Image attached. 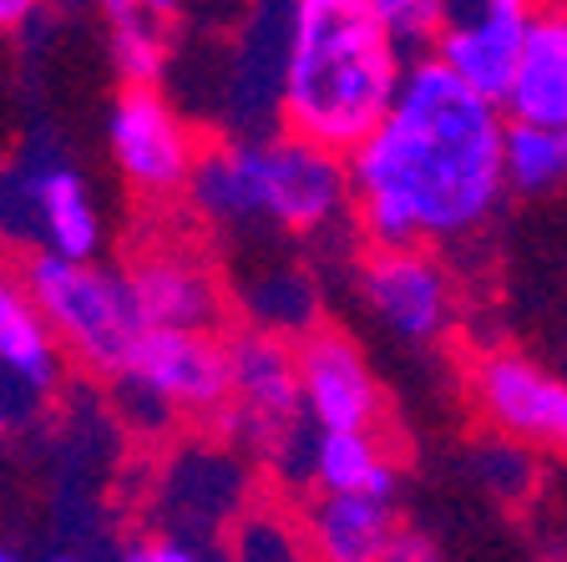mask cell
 I'll use <instances>...</instances> for the list:
<instances>
[{
  "instance_id": "obj_4",
  "label": "cell",
  "mask_w": 567,
  "mask_h": 562,
  "mask_svg": "<svg viewBox=\"0 0 567 562\" xmlns=\"http://www.w3.org/2000/svg\"><path fill=\"white\" fill-rule=\"evenodd\" d=\"M228 370H234V396H228L234 431L279 457V441H289L299 431V416H309L299 386V350H289L269 329H248L228 345Z\"/></svg>"
},
{
  "instance_id": "obj_7",
  "label": "cell",
  "mask_w": 567,
  "mask_h": 562,
  "mask_svg": "<svg viewBox=\"0 0 567 562\" xmlns=\"http://www.w3.org/2000/svg\"><path fill=\"white\" fill-rule=\"evenodd\" d=\"M106 142H112L122 173L147 193L183 187L198 167L188 127L157 86H122L106 112Z\"/></svg>"
},
{
  "instance_id": "obj_14",
  "label": "cell",
  "mask_w": 567,
  "mask_h": 562,
  "mask_svg": "<svg viewBox=\"0 0 567 562\" xmlns=\"http://www.w3.org/2000/svg\"><path fill=\"white\" fill-rule=\"evenodd\" d=\"M25 203L41 218V238H47V254L71 258V264H92L96 248H102V223H96L92 193H86L82 173L71 167H41V173L25 183Z\"/></svg>"
},
{
  "instance_id": "obj_24",
  "label": "cell",
  "mask_w": 567,
  "mask_h": 562,
  "mask_svg": "<svg viewBox=\"0 0 567 562\" xmlns=\"http://www.w3.org/2000/svg\"><path fill=\"white\" fill-rule=\"evenodd\" d=\"M147 558H153V562H203L198 552L183 548V542H153V548H147Z\"/></svg>"
},
{
  "instance_id": "obj_18",
  "label": "cell",
  "mask_w": 567,
  "mask_h": 562,
  "mask_svg": "<svg viewBox=\"0 0 567 562\" xmlns=\"http://www.w3.org/2000/svg\"><path fill=\"white\" fill-rule=\"evenodd\" d=\"M56 329L47 325L25 284L0 274V370H11L31 390H47L56 380Z\"/></svg>"
},
{
  "instance_id": "obj_3",
  "label": "cell",
  "mask_w": 567,
  "mask_h": 562,
  "mask_svg": "<svg viewBox=\"0 0 567 562\" xmlns=\"http://www.w3.org/2000/svg\"><path fill=\"white\" fill-rule=\"evenodd\" d=\"M25 289L41 305L47 325L56 329V340H66L86 370L106 375V380H127V365L147 335L127 274L35 254L25 269Z\"/></svg>"
},
{
  "instance_id": "obj_26",
  "label": "cell",
  "mask_w": 567,
  "mask_h": 562,
  "mask_svg": "<svg viewBox=\"0 0 567 562\" xmlns=\"http://www.w3.org/2000/svg\"><path fill=\"white\" fill-rule=\"evenodd\" d=\"M117 562H153V558H147V548H132L127 558H117Z\"/></svg>"
},
{
  "instance_id": "obj_8",
  "label": "cell",
  "mask_w": 567,
  "mask_h": 562,
  "mask_svg": "<svg viewBox=\"0 0 567 562\" xmlns=\"http://www.w3.org/2000/svg\"><path fill=\"white\" fill-rule=\"evenodd\" d=\"M476 406L512 446L567 451V380L527 355H486L472 375Z\"/></svg>"
},
{
  "instance_id": "obj_23",
  "label": "cell",
  "mask_w": 567,
  "mask_h": 562,
  "mask_svg": "<svg viewBox=\"0 0 567 562\" xmlns=\"http://www.w3.org/2000/svg\"><path fill=\"white\" fill-rule=\"evenodd\" d=\"M385 562H441V552H436V542H431V538L401 528V532H395V542H390Z\"/></svg>"
},
{
  "instance_id": "obj_16",
  "label": "cell",
  "mask_w": 567,
  "mask_h": 562,
  "mask_svg": "<svg viewBox=\"0 0 567 562\" xmlns=\"http://www.w3.org/2000/svg\"><path fill=\"white\" fill-rule=\"evenodd\" d=\"M309 481L319 487V497H365L390 507L401 471L380 451L375 431H340L309 441Z\"/></svg>"
},
{
  "instance_id": "obj_20",
  "label": "cell",
  "mask_w": 567,
  "mask_h": 562,
  "mask_svg": "<svg viewBox=\"0 0 567 562\" xmlns=\"http://www.w3.org/2000/svg\"><path fill=\"white\" fill-rule=\"evenodd\" d=\"M567 177V132L507 122V187L512 193H547Z\"/></svg>"
},
{
  "instance_id": "obj_2",
  "label": "cell",
  "mask_w": 567,
  "mask_h": 562,
  "mask_svg": "<svg viewBox=\"0 0 567 562\" xmlns=\"http://www.w3.org/2000/svg\"><path fill=\"white\" fill-rule=\"evenodd\" d=\"M405 67L411 61L390 47L375 0H299L279 76L289 137L334 157L360 153L401 96Z\"/></svg>"
},
{
  "instance_id": "obj_27",
  "label": "cell",
  "mask_w": 567,
  "mask_h": 562,
  "mask_svg": "<svg viewBox=\"0 0 567 562\" xmlns=\"http://www.w3.org/2000/svg\"><path fill=\"white\" fill-rule=\"evenodd\" d=\"M0 562H21V558H16V552H6V548H0Z\"/></svg>"
},
{
  "instance_id": "obj_9",
  "label": "cell",
  "mask_w": 567,
  "mask_h": 562,
  "mask_svg": "<svg viewBox=\"0 0 567 562\" xmlns=\"http://www.w3.org/2000/svg\"><path fill=\"white\" fill-rule=\"evenodd\" d=\"M299 386H305V410L319 436L375 431L380 410H385L375 370L365 365L360 345L344 340L340 329L305 335V345H299Z\"/></svg>"
},
{
  "instance_id": "obj_10",
  "label": "cell",
  "mask_w": 567,
  "mask_h": 562,
  "mask_svg": "<svg viewBox=\"0 0 567 562\" xmlns=\"http://www.w3.org/2000/svg\"><path fill=\"white\" fill-rule=\"evenodd\" d=\"M350 198V163L305 137H274L269 142V187H264V218L315 234L340 218Z\"/></svg>"
},
{
  "instance_id": "obj_22",
  "label": "cell",
  "mask_w": 567,
  "mask_h": 562,
  "mask_svg": "<svg viewBox=\"0 0 567 562\" xmlns=\"http://www.w3.org/2000/svg\"><path fill=\"white\" fill-rule=\"evenodd\" d=\"M482 471H502V477H496V487H507V492H527V481H532V461L522 457V446H502V451H486Z\"/></svg>"
},
{
  "instance_id": "obj_5",
  "label": "cell",
  "mask_w": 567,
  "mask_h": 562,
  "mask_svg": "<svg viewBox=\"0 0 567 562\" xmlns=\"http://www.w3.org/2000/svg\"><path fill=\"white\" fill-rule=\"evenodd\" d=\"M532 16H537V6H522V0L451 6V21H446V31H441L431 57H436L451 76H461L476 96L502 106L512 92V82H517Z\"/></svg>"
},
{
  "instance_id": "obj_13",
  "label": "cell",
  "mask_w": 567,
  "mask_h": 562,
  "mask_svg": "<svg viewBox=\"0 0 567 562\" xmlns=\"http://www.w3.org/2000/svg\"><path fill=\"white\" fill-rule=\"evenodd\" d=\"M502 112L522 127L567 132V11L547 6V11L532 16L527 51H522L517 82H512Z\"/></svg>"
},
{
  "instance_id": "obj_21",
  "label": "cell",
  "mask_w": 567,
  "mask_h": 562,
  "mask_svg": "<svg viewBox=\"0 0 567 562\" xmlns=\"http://www.w3.org/2000/svg\"><path fill=\"white\" fill-rule=\"evenodd\" d=\"M375 16L385 25L390 47L401 51V57L421 61L436 51L441 31L451 21V6H441V0H375Z\"/></svg>"
},
{
  "instance_id": "obj_19",
  "label": "cell",
  "mask_w": 567,
  "mask_h": 562,
  "mask_svg": "<svg viewBox=\"0 0 567 562\" xmlns=\"http://www.w3.org/2000/svg\"><path fill=\"white\" fill-rule=\"evenodd\" d=\"M106 25H112V61L127 76V86H157L167 67V25L157 6H137V0H112L106 6Z\"/></svg>"
},
{
  "instance_id": "obj_25",
  "label": "cell",
  "mask_w": 567,
  "mask_h": 562,
  "mask_svg": "<svg viewBox=\"0 0 567 562\" xmlns=\"http://www.w3.org/2000/svg\"><path fill=\"white\" fill-rule=\"evenodd\" d=\"M31 0H0V31H16L21 21H31Z\"/></svg>"
},
{
  "instance_id": "obj_1",
  "label": "cell",
  "mask_w": 567,
  "mask_h": 562,
  "mask_svg": "<svg viewBox=\"0 0 567 562\" xmlns=\"http://www.w3.org/2000/svg\"><path fill=\"white\" fill-rule=\"evenodd\" d=\"M344 163L375 254L466 238L507 193V112L421 57L380 132Z\"/></svg>"
},
{
  "instance_id": "obj_17",
  "label": "cell",
  "mask_w": 567,
  "mask_h": 562,
  "mask_svg": "<svg viewBox=\"0 0 567 562\" xmlns=\"http://www.w3.org/2000/svg\"><path fill=\"white\" fill-rule=\"evenodd\" d=\"M390 507L365 502V497H319L309 507V538H315L319 562H385L395 542Z\"/></svg>"
},
{
  "instance_id": "obj_28",
  "label": "cell",
  "mask_w": 567,
  "mask_h": 562,
  "mask_svg": "<svg viewBox=\"0 0 567 562\" xmlns=\"http://www.w3.org/2000/svg\"><path fill=\"white\" fill-rule=\"evenodd\" d=\"M51 562H76V558H51Z\"/></svg>"
},
{
  "instance_id": "obj_6",
  "label": "cell",
  "mask_w": 567,
  "mask_h": 562,
  "mask_svg": "<svg viewBox=\"0 0 567 562\" xmlns=\"http://www.w3.org/2000/svg\"><path fill=\"white\" fill-rule=\"evenodd\" d=\"M127 386H137L167 410H193V416L228 410V396H234L228 345L213 335L147 329L127 365Z\"/></svg>"
},
{
  "instance_id": "obj_15",
  "label": "cell",
  "mask_w": 567,
  "mask_h": 562,
  "mask_svg": "<svg viewBox=\"0 0 567 562\" xmlns=\"http://www.w3.org/2000/svg\"><path fill=\"white\" fill-rule=\"evenodd\" d=\"M269 187V142H224L198 157L188 193L213 218H264Z\"/></svg>"
},
{
  "instance_id": "obj_12",
  "label": "cell",
  "mask_w": 567,
  "mask_h": 562,
  "mask_svg": "<svg viewBox=\"0 0 567 562\" xmlns=\"http://www.w3.org/2000/svg\"><path fill=\"white\" fill-rule=\"evenodd\" d=\"M137 315L147 329H183V335H213L224 319V294L193 254H153L132 264L127 274Z\"/></svg>"
},
{
  "instance_id": "obj_11",
  "label": "cell",
  "mask_w": 567,
  "mask_h": 562,
  "mask_svg": "<svg viewBox=\"0 0 567 562\" xmlns=\"http://www.w3.org/2000/svg\"><path fill=\"white\" fill-rule=\"evenodd\" d=\"M365 299L405 340H436L451 325V279L425 248L375 254L365 264Z\"/></svg>"
}]
</instances>
